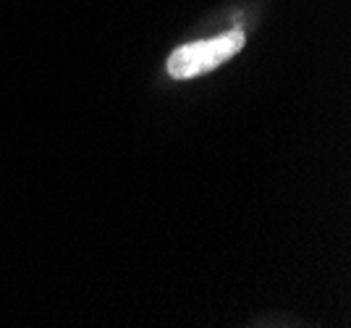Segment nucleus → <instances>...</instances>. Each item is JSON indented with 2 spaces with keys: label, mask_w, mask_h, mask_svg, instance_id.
Wrapping results in <instances>:
<instances>
[{
  "label": "nucleus",
  "mask_w": 351,
  "mask_h": 328,
  "mask_svg": "<svg viewBox=\"0 0 351 328\" xmlns=\"http://www.w3.org/2000/svg\"><path fill=\"white\" fill-rule=\"evenodd\" d=\"M244 45H247L244 32H223L218 37L197 40L189 45L176 47L168 63H165V69H168V76H173V79H194V76L215 71L226 60L239 56L244 50Z\"/></svg>",
  "instance_id": "obj_1"
}]
</instances>
